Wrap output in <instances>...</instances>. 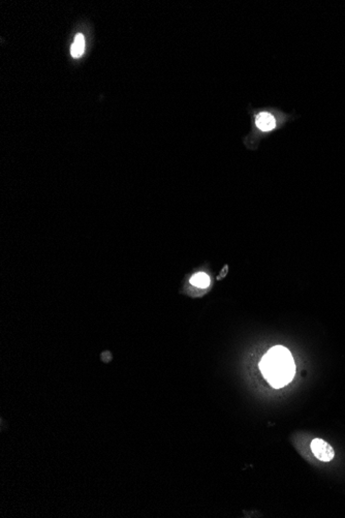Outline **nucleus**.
Instances as JSON below:
<instances>
[{
	"mask_svg": "<svg viewBox=\"0 0 345 518\" xmlns=\"http://www.w3.org/2000/svg\"><path fill=\"white\" fill-rule=\"evenodd\" d=\"M260 369L273 388L289 384L296 373V365L291 352L281 345L272 347L260 362Z\"/></svg>",
	"mask_w": 345,
	"mask_h": 518,
	"instance_id": "nucleus-1",
	"label": "nucleus"
},
{
	"mask_svg": "<svg viewBox=\"0 0 345 518\" xmlns=\"http://www.w3.org/2000/svg\"><path fill=\"white\" fill-rule=\"evenodd\" d=\"M84 50H85V40H84V36L83 34H76L75 37H74V41L72 45V48H71V53H72V56L74 58H79L82 56V54L84 53Z\"/></svg>",
	"mask_w": 345,
	"mask_h": 518,
	"instance_id": "nucleus-4",
	"label": "nucleus"
},
{
	"mask_svg": "<svg viewBox=\"0 0 345 518\" xmlns=\"http://www.w3.org/2000/svg\"><path fill=\"white\" fill-rule=\"evenodd\" d=\"M190 284L199 288V289H206L210 285V277L204 272H198L194 274L190 277Z\"/></svg>",
	"mask_w": 345,
	"mask_h": 518,
	"instance_id": "nucleus-5",
	"label": "nucleus"
},
{
	"mask_svg": "<svg viewBox=\"0 0 345 518\" xmlns=\"http://www.w3.org/2000/svg\"><path fill=\"white\" fill-rule=\"evenodd\" d=\"M256 125L264 131L271 130L275 126V119L269 113H261L256 116Z\"/></svg>",
	"mask_w": 345,
	"mask_h": 518,
	"instance_id": "nucleus-3",
	"label": "nucleus"
},
{
	"mask_svg": "<svg viewBox=\"0 0 345 518\" xmlns=\"http://www.w3.org/2000/svg\"><path fill=\"white\" fill-rule=\"evenodd\" d=\"M311 450L315 457L321 461H331L334 458L335 451L329 443L320 439H314L311 442Z\"/></svg>",
	"mask_w": 345,
	"mask_h": 518,
	"instance_id": "nucleus-2",
	"label": "nucleus"
}]
</instances>
